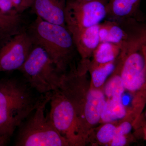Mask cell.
<instances>
[{"instance_id":"6da1fadb","label":"cell","mask_w":146,"mask_h":146,"mask_svg":"<svg viewBox=\"0 0 146 146\" xmlns=\"http://www.w3.org/2000/svg\"><path fill=\"white\" fill-rule=\"evenodd\" d=\"M35 92L24 79L0 80V137L9 140L41 103L46 95L38 96Z\"/></svg>"},{"instance_id":"7a4b0ae2","label":"cell","mask_w":146,"mask_h":146,"mask_svg":"<svg viewBox=\"0 0 146 146\" xmlns=\"http://www.w3.org/2000/svg\"><path fill=\"white\" fill-rule=\"evenodd\" d=\"M27 31L33 44L45 50L58 70L65 72L77 52L72 36L67 28L36 16L29 24Z\"/></svg>"},{"instance_id":"3957f363","label":"cell","mask_w":146,"mask_h":146,"mask_svg":"<svg viewBox=\"0 0 146 146\" xmlns=\"http://www.w3.org/2000/svg\"><path fill=\"white\" fill-rule=\"evenodd\" d=\"M51 93L36 109L19 127L14 145L17 146H61L69 145L53 124L46 107L49 102Z\"/></svg>"},{"instance_id":"277c9868","label":"cell","mask_w":146,"mask_h":146,"mask_svg":"<svg viewBox=\"0 0 146 146\" xmlns=\"http://www.w3.org/2000/svg\"><path fill=\"white\" fill-rule=\"evenodd\" d=\"M18 70L32 89L41 95L58 89L63 76L45 50L34 44Z\"/></svg>"},{"instance_id":"5b68a950","label":"cell","mask_w":146,"mask_h":146,"mask_svg":"<svg viewBox=\"0 0 146 146\" xmlns=\"http://www.w3.org/2000/svg\"><path fill=\"white\" fill-rule=\"evenodd\" d=\"M108 1L67 0L65 10V24L73 37L86 29L104 21L106 17V6Z\"/></svg>"},{"instance_id":"8992f818","label":"cell","mask_w":146,"mask_h":146,"mask_svg":"<svg viewBox=\"0 0 146 146\" xmlns=\"http://www.w3.org/2000/svg\"><path fill=\"white\" fill-rule=\"evenodd\" d=\"M100 42H108L121 48L146 42L145 22L133 19H106L100 24Z\"/></svg>"},{"instance_id":"52a82bcc","label":"cell","mask_w":146,"mask_h":146,"mask_svg":"<svg viewBox=\"0 0 146 146\" xmlns=\"http://www.w3.org/2000/svg\"><path fill=\"white\" fill-rule=\"evenodd\" d=\"M146 42L122 48L123 57L120 76L125 89L137 91L143 85L146 78Z\"/></svg>"},{"instance_id":"ba28073f","label":"cell","mask_w":146,"mask_h":146,"mask_svg":"<svg viewBox=\"0 0 146 146\" xmlns=\"http://www.w3.org/2000/svg\"><path fill=\"white\" fill-rule=\"evenodd\" d=\"M50 119L55 128L68 141L75 143L76 130V109L72 103L58 89L51 93Z\"/></svg>"},{"instance_id":"9c48e42d","label":"cell","mask_w":146,"mask_h":146,"mask_svg":"<svg viewBox=\"0 0 146 146\" xmlns=\"http://www.w3.org/2000/svg\"><path fill=\"white\" fill-rule=\"evenodd\" d=\"M26 30L0 43V72L19 70L33 46Z\"/></svg>"},{"instance_id":"30bf717a","label":"cell","mask_w":146,"mask_h":146,"mask_svg":"<svg viewBox=\"0 0 146 146\" xmlns=\"http://www.w3.org/2000/svg\"><path fill=\"white\" fill-rule=\"evenodd\" d=\"M67 0H34L33 13L51 23L66 27L65 10Z\"/></svg>"},{"instance_id":"8fae6325","label":"cell","mask_w":146,"mask_h":146,"mask_svg":"<svg viewBox=\"0 0 146 146\" xmlns=\"http://www.w3.org/2000/svg\"><path fill=\"white\" fill-rule=\"evenodd\" d=\"M142 0H108L106 6L108 20L133 18L145 22V17L140 9Z\"/></svg>"},{"instance_id":"7c38bea8","label":"cell","mask_w":146,"mask_h":146,"mask_svg":"<svg viewBox=\"0 0 146 146\" xmlns=\"http://www.w3.org/2000/svg\"><path fill=\"white\" fill-rule=\"evenodd\" d=\"M99 30L100 24L86 29L73 37L77 52L82 58L93 54L99 44Z\"/></svg>"},{"instance_id":"4fadbf2b","label":"cell","mask_w":146,"mask_h":146,"mask_svg":"<svg viewBox=\"0 0 146 146\" xmlns=\"http://www.w3.org/2000/svg\"><path fill=\"white\" fill-rule=\"evenodd\" d=\"M23 14H12L0 11V43L26 30L29 25Z\"/></svg>"},{"instance_id":"5bb4252c","label":"cell","mask_w":146,"mask_h":146,"mask_svg":"<svg viewBox=\"0 0 146 146\" xmlns=\"http://www.w3.org/2000/svg\"><path fill=\"white\" fill-rule=\"evenodd\" d=\"M105 102L104 94L101 91L97 89L89 91L86 98L84 115L90 124H96L101 119Z\"/></svg>"},{"instance_id":"9a60e30c","label":"cell","mask_w":146,"mask_h":146,"mask_svg":"<svg viewBox=\"0 0 146 146\" xmlns=\"http://www.w3.org/2000/svg\"><path fill=\"white\" fill-rule=\"evenodd\" d=\"M126 110L122 101V97H113L106 101L101 119L110 123L121 119L125 117Z\"/></svg>"},{"instance_id":"2e32d148","label":"cell","mask_w":146,"mask_h":146,"mask_svg":"<svg viewBox=\"0 0 146 146\" xmlns=\"http://www.w3.org/2000/svg\"><path fill=\"white\" fill-rule=\"evenodd\" d=\"M121 48L119 45L108 42H100L94 50V65L105 64L115 60L119 56Z\"/></svg>"},{"instance_id":"e0dca14e","label":"cell","mask_w":146,"mask_h":146,"mask_svg":"<svg viewBox=\"0 0 146 146\" xmlns=\"http://www.w3.org/2000/svg\"><path fill=\"white\" fill-rule=\"evenodd\" d=\"M115 60L105 64L94 65L91 77L95 87L98 88L102 86L107 78L114 72L116 69Z\"/></svg>"},{"instance_id":"ac0fdd59","label":"cell","mask_w":146,"mask_h":146,"mask_svg":"<svg viewBox=\"0 0 146 146\" xmlns=\"http://www.w3.org/2000/svg\"><path fill=\"white\" fill-rule=\"evenodd\" d=\"M125 89L120 76H113L106 84L105 94L108 98L122 97Z\"/></svg>"},{"instance_id":"d6986e66","label":"cell","mask_w":146,"mask_h":146,"mask_svg":"<svg viewBox=\"0 0 146 146\" xmlns=\"http://www.w3.org/2000/svg\"><path fill=\"white\" fill-rule=\"evenodd\" d=\"M116 127L110 123H106L100 128L97 134L98 140L102 143L111 142L116 134Z\"/></svg>"},{"instance_id":"ffe728a7","label":"cell","mask_w":146,"mask_h":146,"mask_svg":"<svg viewBox=\"0 0 146 146\" xmlns=\"http://www.w3.org/2000/svg\"><path fill=\"white\" fill-rule=\"evenodd\" d=\"M34 0H10L11 12L13 14H23L31 8Z\"/></svg>"},{"instance_id":"44dd1931","label":"cell","mask_w":146,"mask_h":146,"mask_svg":"<svg viewBox=\"0 0 146 146\" xmlns=\"http://www.w3.org/2000/svg\"><path fill=\"white\" fill-rule=\"evenodd\" d=\"M132 126L130 123L125 122L116 128V134L125 136L130 132Z\"/></svg>"},{"instance_id":"7402d4cb","label":"cell","mask_w":146,"mask_h":146,"mask_svg":"<svg viewBox=\"0 0 146 146\" xmlns=\"http://www.w3.org/2000/svg\"><path fill=\"white\" fill-rule=\"evenodd\" d=\"M126 142L125 136L116 134L111 141V146H124L126 143Z\"/></svg>"},{"instance_id":"603a6c76","label":"cell","mask_w":146,"mask_h":146,"mask_svg":"<svg viewBox=\"0 0 146 146\" xmlns=\"http://www.w3.org/2000/svg\"><path fill=\"white\" fill-rule=\"evenodd\" d=\"M9 140L5 138L0 137V146L5 145Z\"/></svg>"},{"instance_id":"cb8c5ba5","label":"cell","mask_w":146,"mask_h":146,"mask_svg":"<svg viewBox=\"0 0 146 146\" xmlns=\"http://www.w3.org/2000/svg\"><path fill=\"white\" fill-rule=\"evenodd\" d=\"M76 1H90L91 0H76Z\"/></svg>"}]
</instances>
